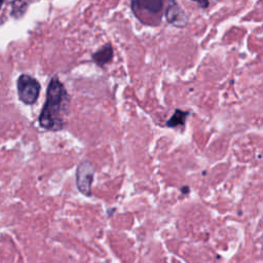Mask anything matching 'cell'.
<instances>
[{"label": "cell", "mask_w": 263, "mask_h": 263, "mask_svg": "<svg viewBox=\"0 0 263 263\" xmlns=\"http://www.w3.org/2000/svg\"><path fill=\"white\" fill-rule=\"evenodd\" d=\"M95 176V166L88 160L81 161L76 168V186L78 190L86 195L91 194V184Z\"/></svg>", "instance_id": "4"}, {"label": "cell", "mask_w": 263, "mask_h": 263, "mask_svg": "<svg viewBox=\"0 0 263 263\" xmlns=\"http://www.w3.org/2000/svg\"><path fill=\"white\" fill-rule=\"evenodd\" d=\"M7 0H0V8L3 6V4L6 2Z\"/></svg>", "instance_id": "10"}, {"label": "cell", "mask_w": 263, "mask_h": 263, "mask_svg": "<svg viewBox=\"0 0 263 263\" xmlns=\"http://www.w3.org/2000/svg\"><path fill=\"white\" fill-rule=\"evenodd\" d=\"M17 96L25 105H33L39 98L41 85L37 79L29 74H21L16 80Z\"/></svg>", "instance_id": "3"}, {"label": "cell", "mask_w": 263, "mask_h": 263, "mask_svg": "<svg viewBox=\"0 0 263 263\" xmlns=\"http://www.w3.org/2000/svg\"><path fill=\"white\" fill-rule=\"evenodd\" d=\"M192 1H194V2H196L200 7H202V8H205V7H208V5H209V0H192Z\"/></svg>", "instance_id": "9"}, {"label": "cell", "mask_w": 263, "mask_h": 263, "mask_svg": "<svg viewBox=\"0 0 263 263\" xmlns=\"http://www.w3.org/2000/svg\"><path fill=\"white\" fill-rule=\"evenodd\" d=\"M114 57V49L111 43H106L101 46L96 52L91 54L92 62L99 67H105L110 62H112Z\"/></svg>", "instance_id": "6"}, {"label": "cell", "mask_w": 263, "mask_h": 263, "mask_svg": "<svg viewBox=\"0 0 263 263\" xmlns=\"http://www.w3.org/2000/svg\"><path fill=\"white\" fill-rule=\"evenodd\" d=\"M70 97L58 77H52L46 90V99L39 114V125L51 132L61 130L65 125V117L69 113Z\"/></svg>", "instance_id": "1"}, {"label": "cell", "mask_w": 263, "mask_h": 263, "mask_svg": "<svg viewBox=\"0 0 263 263\" xmlns=\"http://www.w3.org/2000/svg\"><path fill=\"white\" fill-rule=\"evenodd\" d=\"M188 115V112H184L182 110H176L173 116L167 120L166 125L170 127H175L178 125H181L184 123L186 116Z\"/></svg>", "instance_id": "8"}, {"label": "cell", "mask_w": 263, "mask_h": 263, "mask_svg": "<svg viewBox=\"0 0 263 263\" xmlns=\"http://www.w3.org/2000/svg\"><path fill=\"white\" fill-rule=\"evenodd\" d=\"M32 0H13L11 2L10 15L15 20L22 18L27 12Z\"/></svg>", "instance_id": "7"}, {"label": "cell", "mask_w": 263, "mask_h": 263, "mask_svg": "<svg viewBox=\"0 0 263 263\" xmlns=\"http://www.w3.org/2000/svg\"><path fill=\"white\" fill-rule=\"evenodd\" d=\"M164 14L166 21L176 27H183L187 23L186 14L175 0L170 1Z\"/></svg>", "instance_id": "5"}, {"label": "cell", "mask_w": 263, "mask_h": 263, "mask_svg": "<svg viewBox=\"0 0 263 263\" xmlns=\"http://www.w3.org/2000/svg\"><path fill=\"white\" fill-rule=\"evenodd\" d=\"M164 2L165 0H132L130 8L141 23L155 25L161 20Z\"/></svg>", "instance_id": "2"}]
</instances>
